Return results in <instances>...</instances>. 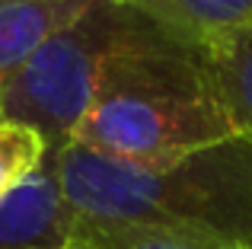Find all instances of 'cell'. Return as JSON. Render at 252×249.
I'll list each match as a JSON object with an SVG mask.
<instances>
[{
  "mask_svg": "<svg viewBox=\"0 0 252 249\" xmlns=\"http://www.w3.org/2000/svg\"><path fill=\"white\" fill-rule=\"evenodd\" d=\"M96 0H0V96L23 64Z\"/></svg>",
  "mask_w": 252,
  "mask_h": 249,
  "instance_id": "obj_5",
  "label": "cell"
},
{
  "mask_svg": "<svg viewBox=\"0 0 252 249\" xmlns=\"http://www.w3.org/2000/svg\"><path fill=\"white\" fill-rule=\"evenodd\" d=\"M204 55L236 131L252 137V23L217 35Z\"/></svg>",
  "mask_w": 252,
  "mask_h": 249,
  "instance_id": "obj_7",
  "label": "cell"
},
{
  "mask_svg": "<svg viewBox=\"0 0 252 249\" xmlns=\"http://www.w3.org/2000/svg\"><path fill=\"white\" fill-rule=\"evenodd\" d=\"M48 156V144L42 134L19 122L0 119V201L10 198L23 182L32 179Z\"/></svg>",
  "mask_w": 252,
  "mask_h": 249,
  "instance_id": "obj_8",
  "label": "cell"
},
{
  "mask_svg": "<svg viewBox=\"0 0 252 249\" xmlns=\"http://www.w3.org/2000/svg\"><path fill=\"white\" fill-rule=\"evenodd\" d=\"M74 211L61 192L55 154L32 173L29 182L0 201V249H67Z\"/></svg>",
  "mask_w": 252,
  "mask_h": 249,
  "instance_id": "obj_4",
  "label": "cell"
},
{
  "mask_svg": "<svg viewBox=\"0 0 252 249\" xmlns=\"http://www.w3.org/2000/svg\"><path fill=\"white\" fill-rule=\"evenodd\" d=\"M67 249H77V246H67Z\"/></svg>",
  "mask_w": 252,
  "mask_h": 249,
  "instance_id": "obj_10",
  "label": "cell"
},
{
  "mask_svg": "<svg viewBox=\"0 0 252 249\" xmlns=\"http://www.w3.org/2000/svg\"><path fill=\"white\" fill-rule=\"evenodd\" d=\"M137 6L128 0H96L58 29L0 96V119L38 131L48 154L67 147L90 109L105 58L128 35Z\"/></svg>",
  "mask_w": 252,
  "mask_h": 249,
  "instance_id": "obj_3",
  "label": "cell"
},
{
  "mask_svg": "<svg viewBox=\"0 0 252 249\" xmlns=\"http://www.w3.org/2000/svg\"><path fill=\"white\" fill-rule=\"evenodd\" d=\"M70 246L77 249H217L201 246L189 240H176L166 233L141 230V227H122V224H96L74 214V230H70Z\"/></svg>",
  "mask_w": 252,
  "mask_h": 249,
  "instance_id": "obj_9",
  "label": "cell"
},
{
  "mask_svg": "<svg viewBox=\"0 0 252 249\" xmlns=\"http://www.w3.org/2000/svg\"><path fill=\"white\" fill-rule=\"evenodd\" d=\"M128 3L201 48L223 32L252 23V0H128Z\"/></svg>",
  "mask_w": 252,
  "mask_h": 249,
  "instance_id": "obj_6",
  "label": "cell"
},
{
  "mask_svg": "<svg viewBox=\"0 0 252 249\" xmlns=\"http://www.w3.org/2000/svg\"><path fill=\"white\" fill-rule=\"evenodd\" d=\"M55 169L70 211L217 249H252V137L233 134L154 169L61 147Z\"/></svg>",
  "mask_w": 252,
  "mask_h": 249,
  "instance_id": "obj_2",
  "label": "cell"
},
{
  "mask_svg": "<svg viewBox=\"0 0 252 249\" xmlns=\"http://www.w3.org/2000/svg\"><path fill=\"white\" fill-rule=\"evenodd\" d=\"M240 134L201 45L137 10L102 64L70 144L102 160L154 169Z\"/></svg>",
  "mask_w": 252,
  "mask_h": 249,
  "instance_id": "obj_1",
  "label": "cell"
}]
</instances>
